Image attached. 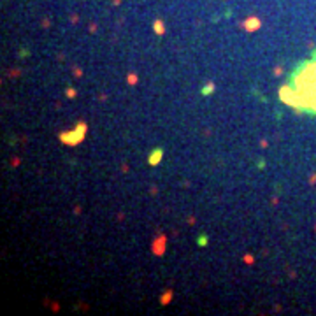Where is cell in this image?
<instances>
[{
    "label": "cell",
    "instance_id": "1",
    "mask_svg": "<svg viewBox=\"0 0 316 316\" xmlns=\"http://www.w3.org/2000/svg\"><path fill=\"white\" fill-rule=\"evenodd\" d=\"M281 100L295 111L316 116V60L299 65L279 91Z\"/></svg>",
    "mask_w": 316,
    "mask_h": 316
}]
</instances>
